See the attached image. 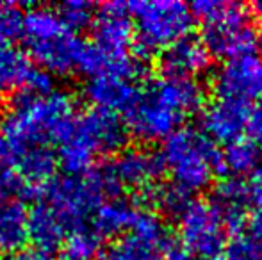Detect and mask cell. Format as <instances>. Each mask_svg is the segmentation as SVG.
Masks as SVG:
<instances>
[{
    "instance_id": "30bf717a",
    "label": "cell",
    "mask_w": 262,
    "mask_h": 260,
    "mask_svg": "<svg viewBox=\"0 0 262 260\" xmlns=\"http://www.w3.org/2000/svg\"><path fill=\"white\" fill-rule=\"evenodd\" d=\"M162 171L164 164L159 153L145 148H123L109 166L102 168L100 175L109 195H118L121 189H132L139 195L156 185Z\"/></svg>"
},
{
    "instance_id": "3957f363",
    "label": "cell",
    "mask_w": 262,
    "mask_h": 260,
    "mask_svg": "<svg viewBox=\"0 0 262 260\" xmlns=\"http://www.w3.org/2000/svg\"><path fill=\"white\" fill-rule=\"evenodd\" d=\"M193 18L204 27L202 41L210 54L223 59L257 56L262 50V29L243 4L228 0H196Z\"/></svg>"
},
{
    "instance_id": "e0dca14e",
    "label": "cell",
    "mask_w": 262,
    "mask_h": 260,
    "mask_svg": "<svg viewBox=\"0 0 262 260\" xmlns=\"http://www.w3.org/2000/svg\"><path fill=\"white\" fill-rule=\"evenodd\" d=\"M223 218L228 232H239L248 221V207L252 205L250 185L243 178L228 177L216 185L210 200Z\"/></svg>"
},
{
    "instance_id": "83f0119b",
    "label": "cell",
    "mask_w": 262,
    "mask_h": 260,
    "mask_svg": "<svg viewBox=\"0 0 262 260\" xmlns=\"http://www.w3.org/2000/svg\"><path fill=\"white\" fill-rule=\"evenodd\" d=\"M227 260H260L262 255L246 235H237L227 250Z\"/></svg>"
},
{
    "instance_id": "1f68e13d",
    "label": "cell",
    "mask_w": 262,
    "mask_h": 260,
    "mask_svg": "<svg viewBox=\"0 0 262 260\" xmlns=\"http://www.w3.org/2000/svg\"><path fill=\"white\" fill-rule=\"evenodd\" d=\"M250 198H252L253 208H262V164L255 170L250 184Z\"/></svg>"
},
{
    "instance_id": "5bb4252c",
    "label": "cell",
    "mask_w": 262,
    "mask_h": 260,
    "mask_svg": "<svg viewBox=\"0 0 262 260\" xmlns=\"http://www.w3.org/2000/svg\"><path fill=\"white\" fill-rule=\"evenodd\" d=\"M253 109L255 104L216 98L204 111V118H202L204 132L212 141H220L225 145L245 137L246 125Z\"/></svg>"
},
{
    "instance_id": "2e32d148",
    "label": "cell",
    "mask_w": 262,
    "mask_h": 260,
    "mask_svg": "<svg viewBox=\"0 0 262 260\" xmlns=\"http://www.w3.org/2000/svg\"><path fill=\"white\" fill-rule=\"evenodd\" d=\"M210 64V52L200 38L186 36L169 45L161 56V66L166 75L194 79Z\"/></svg>"
},
{
    "instance_id": "5b68a950",
    "label": "cell",
    "mask_w": 262,
    "mask_h": 260,
    "mask_svg": "<svg viewBox=\"0 0 262 260\" xmlns=\"http://www.w3.org/2000/svg\"><path fill=\"white\" fill-rule=\"evenodd\" d=\"M161 157L175 185L187 195L209 187L221 171V152L216 143L198 129H179L164 139Z\"/></svg>"
},
{
    "instance_id": "6da1fadb",
    "label": "cell",
    "mask_w": 262,
    "mask_h": 260,
    "mask_svg": "<svg viewBox=\"0 0 262 260\" xmlns=\"http://www.w3.org/2000/svg\"><path fill=\"white\" fill-rule=\"evenodd\" d=\"M205 102L196 79L162 75L145 84L134 105L125 112V125L143 141L168 139Z\"/></svg>"
},
{
    "instance_id": "9a60e30c",
    "label": "cell",
    "mask_w": 262,
    "mask_h": 260,
    "mask_svg": "<svg viewBox=\"0 0 262 260\" xmlns=\"http://www.w3.org/2000/svg\"><path fill=\"white\" fill-rule=\"evenodd\" d=\"M84 94L97 109L111 112H127L139 94L136 80L121 75L93 77L84 86Z\"/></svg>"
},
{
    "instance_id": "44dd1931",
    "label": "cell",
    "mask_w": 262,
    "mask_h": 260,
    "mask_svg": "<svg viewBox=\"0 0 262 260\" xmlns=\"http://www.w3.org/2000/svg\"><path fill=\"white\" fill-rule=\"evenodd\" d=\"M141 208L125 200H109L93 214V232L98 237H116L128 233Z\"/></svg>"
},
{
    "instance_id": "7c38bea8",
    "label": "cell",
    "mask_w": 262,
    "mask_h": 260,
    "mask_svg": "<svg viewBox=\"0 0 262 260\" xmlns=\"http://www.w3.org/2000/svg\"><path fill=\"white\" fill-rule=\"evenodd\" d=\"M217 100L259 104L262 100V57L243 56L225 61L212 77Z\"/></svg>"
},
{
    "instance_id": "7402d4cb",
    "label": "cell",
    "mask_w": 262,
    "mask_h": 260,
    "mask_svg": "<svg viewBox=\"0 0 262 260\" xmlns=\"http://www.w3.org/2000/svg\"><path fill=\"white\" fill-rule=\"evenodd\" d=\"M262 164V148L248 137H239L228 143L221 152V171L234 178L255 173Z\"/></svg>"
},
{
    "instance_id": "52a82bcc",
    "label": "cell",
    "mask_w": 262,
    "mask_h": 260,
    "mask_svg": "<svg viewBox=\"0 0 262 260\" xmlns=\"http://www.w3.org/2000/svg\"><path fill=\"white\" fill-rule=\"evenodd\" d=\"M127 6L134 18L136 50L141 61L189 36L193 27L191 7L180 0H138Z\"/></svg>"
},
{
    "instance_id": "8992f818",
    "label": "cell",
    "mask_w": 262,
    "mask_h": 260,
    "mask_svg": "<svg viewBox=\"0 0 262 260\" xmlns=\"http://www.w3.org/2000/svg\"><path fill=\"white\" fill-rule=\"evenodd\" d=\"M24 39L29 57L50 75H66L75 69L84 46L57 13L47 7H34L25 14Z\"/></svg>"
},
{
    "instance_id": "484cf974",
    "label": "cell",
    "mask_w": 262,
    "mask_h": 260,
    "mask_svg": "<svg viewBox=\"0 0 262 260\" xmlns=\"http://www.w3.org/2000/svg\"><path fill=\"white\" fill-rule=\"evenodd\" d=\"M18 191H25V185H21L16 173L11 146L7 145L4 135H0V201L11 200V196Z\"/></svg>"
},
{
    "instance_id": "ba28073f",
    "label": "cell",
    "mask_w": 262,
    "mask_h": 260,
    "mask_svg": "<svg viewBox=\"0 0 262 260\" xmlns=\"http://www.w3.org/2000/svg\"><path fill=\"white\" fill-rule=\"evenodd\" d=\"M107 187L100 171L64 175L49 185V203L66 223L70 233L84 228V223L104 203Z\"/></svg>"
},
{
    "instance_id": "e575fe53",
    "label": "cell",
    "mask_w": 262,
    "mask_h": 260,
    "mask_svg": "<svg viewBox=\"0 0 262 260\" xmlns=\"http://www.w3.org/2000/svg\"><path fill=\"white\" fill-rule=\"evenodd\" d=\"M4 107H6V98H4V93H2V89H0V116H2V112H4Z\"/></svg>"
},
{
    "instance_id": "8fae6325",
    "label": "cell",
    "mask_w": 262,
    "mask_h": 260,
    "mask_svg": "<svg viewBox=\"0 0 262 260\" xmlns=\"http://www.w3.org/2000/svg\"><path fill=\"white\" fill-rule=\"evenodd\" d=\"M173 237L162 221L150 210L141 208L134 226L111 246L107 260H166Z\"/></svg>"
},
{
    "instance_id": "ffe728a7",
    "label": "cell",
    "mask_w": 262,
    "mask_h": 260,
    "mask_svg": "<svg viewBox=\"0 0 262 260\" xmlns=\"http://www.w3.org/2000/svg\"><path fill=\"white\" fill-rule=\"evenodd\" d=\"M29 241V210L18 200L0 201V251H21Z\"/></svg>"
},
{
    "instance_id": "f546056e",
    "label": "cell",
    "mask_w": 262,
    "mask_h": 260,
    "mask_svg": "<svg viewBox=\"0 0 262 260\" xmlns=\"http://www.w3.org/2000/svg\"><path fill=\"white\" fill-rule=\"evenodd\" d=\"M245 137L252 139L253 143H257L262 148V107H259V105H255L252 116H250Z\"/></svg>"
},
{
    "instance_id": "9c48e42d",
    "label": "cell",
    "mask_w": 262,
    "mask_h": 260,
    "mask_svg": "<svg viewBox=\"0 0 262 260\" xmlns=\"http://www.w3.org/2000/svg\"><path fill=\"white\" fill-rule=\"evenodd\" d=\"M180 244L196 258H217L227 246L228 228L223 218L207 200H189L177 216Z\"/></svg>"
},
{
    "instance_id": "4fadbf2b",
    "label": "cell",
    "mask_w": 262,
    "mask_h": 260,
    "mask_svg": "<svg viewBox=\"0 0 262 260\" xmlns=\"http://www.w3.org/2000/svg\"><path fill=\"white\" fill-rule=\"evenodd\" d=\"M93 45L111 57L128 56L134 43V21L127 4L107 2L100 6L93 20Z\"/></svg>"
},
{
    "instance_id": "f1b7e54d",
    "label": "cell",
    "mask_w": 262,
    "mask_h": 260,
    "mask_svg": "<svg viewBox=\"0 0 262 260\" xmlns=\"http://www.w3.org/2000/svg\"><path fill=\"white\" fill-rule=\"evenodd\" d=\"M246 237L252 241V244L262 255V208H253V214H250Z\"/></svg>"
},
{
    "instance_id": "836d02e7",
    "label": "cell",
    "mask_w": 262,
    "mask_h": 260,
    "mask_svg": "<svg viewBox=\"0 0 262 260\" xmlns=\"http://www.w3.org/2000/svg\"><path fill=\"white\" fill-rule=\"evenodd\" d=\"M253 13H255L257 16H260V18H262V0H260V2H255V4H253Z\"/></svg>"
},
{
    "instance_id": "d6a6232c",
    "label": "cell",
    "mask_w": 262,
    "mask_h": 260,
    "mask_svg": "<svg viewBox=\"0 0 262 260\" xmlns=\"http://www.w3.org/2000/svg\"><path fill=\"white\" fill-rule=\"evenodd\" d=\"M166 260H194V257L180 244V241L173 239V243L166 251Z\"/></svg>"
},
{
    "instance_id": "d590c367",
    "label": "cell",
    "mask_w": 262,
    "mask_h": 260,
    "mask_svg": "<svg viewBox=\"0 0 262 260\" xmlns=\"http://www.w3.org/2000/svg\"><path fill=\"white\" fill-rule=\"evenodd\" d=\"M212 260H227L225 257H217V258H212Z\"/></svg>"
},
{
    "instance_id": "4316f807",
    "label": "cell",
    "mask_w": 262,
    "mask_h": 260,
    "mask_svg": "<svg viewBox=\"0 0 262 260\" xmlns=\"http://www.w3.org/2000/svg\"><path fill=\"white\" fill-rule=\"evenodd\" d=\"M25 14L13 2H0V46H11L24 36Z\"/></svg>"
},
{
    "instance_id": "7a4b0ae2",
    "label": "cell",
    "mask_w": 262,
    "mask_h": 260,
    "mask_svg": "<svg viewBox=\"0 0 262 260\" xmlns=\"http://www.w3.org/2000/svg\"><path fill=\"white\" fill-rule=\"evenodd\" d=\"M75 116L73 100L64 91H18L2 122V135L13 153L32 146H50V141H61Z\"/></svg>"
},
{
    "instance_id": "d4e9b609",
    "label": "cell",
    "mask_w": 262,
    "mask_h": 260,
    "mask_svg": "<svg viewBox=\"0 0 262 260\" xmlns=\"http://www.w3.org/2000/svg\"><path fill=\"white\" fill-rule=\"evenodd\" d=\"M57 16L59 20L64 23V27L72 32L82 31V29L90 27L95 20V6L86 0H68L62 2L57 7Z\"/></svg>"
},
{
    "instance_id": "cb8c5ba5",
    "label": "cell",
    "mask_w": 262,
    "mask_h": 260,
    "mask_svg": "<svg viewBox=\"0 0 262 260\" xmlns=\"http://www.w3.org/2000/svg\"><path fill=\"white\" fill-rule=\"evenodd\" d=\"M100 237L91 228L75 230L68 235L62 251V260H95L100 253Z\"/></svg>"
},
{
    "instance_id": "d6986e66",
    "label": "cell",
    "mask_w": 262,
    "mask_h": 260,
    "mask_svg": "<svg viewBox=\"0 0 262 260\" xmlns=\"http://www.w3.org/2000/svg\"><path fill=\"white\" fill-rule=\"evenodd\" d=\"M68 233L66 223L50 203H36L29 210V239L34 246L52 251L64 243Z\"/></svg>"
},
{
    "instance_id": "277c9868",
    "label": "cell",
    "mask_w": 262,
    "mask_h": 260,
    "mask_svg": "<svg viewBox=\"0 0 262 260\" xmlns=\"http://www.w3.org/2000/svg\"><path fill=\"white\" fill-rule=\"evenodd\" d=\"M127 143V125L116 112L90 109L77 114L70 129L61 137L57 162L68 175L90 171L97 155L121 152Z\"/></svg>"
},
{
    "instance_id": "603a6c76",
    "label": "cell",
    "mask_w": 262,
    "mask_h": 260,
    "mask_svg": "<svg viewBox=\"0 0 262 260\" xmlns=\"http://www.w3.org/2000/svg\"><path fill=\"white\" fill-rule=\"evenodd\" d=\"M38 68L24 52L13 46H0V89H27Z\"/></svg>"
},
{
    "instance_id": "4dcf8cb0",
    "label": "cell",
    "mask_w": 262,
    "mask_h": 260,
    "mask_svg": "<svg viewBox=\"0 0 262 260\" xmlns=\"http://www.w3.org/2000/svg\"><path fill=\"white\" fill-rule=\"evenodd\" d=\"M14 260H55L52 251L43 250L38 246H31V248H24L21 251H18L14 255Z\"/></svg>"
},
{
    "instance_id": "ac0fdd59",
    "label": "cell",
    "mask_w": 262,
    "mask_h": 260,
    "mask_svg": "<svg viewBox=\"0 0 262 260\" xmlns=\"http://www.w3.org/2000/svg\"><path fill=\"white\" fill-rule=\"evenodd\" d=\"M13 157L18 177L25 184V193H32L34 187L52 182L57 157L50 146H32L13 153Z\"/></svg>"
}]
</instances>
